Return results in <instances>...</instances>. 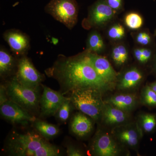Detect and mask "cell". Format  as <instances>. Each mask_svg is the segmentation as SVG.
Returning <instances> with one entry per match:
<instances>
[{"label":"cell","instance_id":"6da1fadb","mask_svg":"<svg viewBox=\"0 0 156 156\" xmlns=\"http://www.w3.org/2000/svg\"><path fill=\"white\" fill-rule=\"evenodd\" d=\"M45 72L48 76L58 82L63 95L76 89L85 88H94L103 93L113 87L98 74L89 60L86 50L74 56L59 55L53 65Z\"/></svg>","mask_w":156,"mask_h":156},{"label":"cell","instance_id":"277c9868","mask_svg":"<svg viewBox=\"0 0 156 156\" xmlns=\"http://www.w3.org/2000/svg\"><path fill=\"white\" fill-rule=\"evenodd\" d=\"M5 87L9 100L29 112L37 109L41 98L39 89H34L20 83L15 75L11 78Z\"/></svg>","mask_w":156,"mask_h":156},{"label":"cell","instance_id":"8fae6325","mask_svg":"<svg viewBox=\"0 0 156 156\" xmlns=\"http://www.w3.org/2000/svg\"><path fill=\"white\" fill-rule=\"evenodd\" d=\"M12 53L16 56L26 55L30 49V40L28 35L18 30L11 29L3 35Z\"/></svg>","mask_w":156,"mask_h":156},{"label":"cell","instance_id":"5b68a950","mask_svg":"<svg viewBox=\"0 0 156 156\" xmlns=\"http://www.w3.org/2000/svg\"><path fill=\"white\" fill-rule=\"evenodd\" d=\"M45 11L69 29H72L77 22L79 8L76 0H51Z\"/></svg>","mask_w":156,"mask_h":156},{"label":"cell","instance_id":"ffe728a7","mask_svg":"<svg viewBox=\"0 0 156 156\" xmlns=\"http://www.w3.org/2000/svg\"><path fill=\"white\" fill-rule=\"evenodd\" d=\"M34 126L43 137L51 139L58 134L59 129L57 126L44 121L37 120L34 122Z\"/></svg>","mask_w":156,"mask_h":156},{"label":"cell","instance_id":"e0dca14e","mask_svg":"<svg viewBox=\"0 0 156 156\" xmlns=\"http://www.w3.org/2000/svg\"><path fill=\"white\" fill-rule=\"evenodd\" d=\"M105 101L122 110L128 112L132 110L136 106L137 99L134 94L122 93L113 95Z\"/></svg>","mask_w":156,"mask_h":156},{"label":"cell","instance_id":"4dcf8cb0","mask_svg":"<svg viewBox=\"0 0 156 156\" xmlns=\"http://www.w3.org/2000/svg\"><path fill=\"white\" fill-rule=\"evenodd\" d=\"M6 87L2 85L0 88V105L9 100Z\"/></svg>","mask_w":156,"mask_h":156},{"label":"cell","instance_id":"7a4b0ae2","mask_svg":"<svg viewBox=\"0 0 156 156\" xmlns=\"http://www.w3.org/2000/svg\"><path fill=\"white\" fill-rule=\"evenodd\" d=\"M102 92L92 88H81L71 92L73 106L82 113L98 121L101 118L104 102Z\"/></svg>","mask_w":156,"mask_h":156},{"label":"cell","instance_id":"836d02e7","mask_svg":"<svg viewBox=\"0 0 156 156\" xmlns=\"http://www.w3.org/2000/svg\"><path fill=\"white\" fill-rule=\"evenodd\" d=\"M149 86L151 88L154 92H156V81L150 84Z\"/></svg>","mask_w":156,"mask_h":156},{"label":"cell","instance_id":"4316f807","mask_svg":"<svg viewBox=\"0 0 156 156\" xmlns=\"http://www.w3.org/2000/svg\"><path fill=\"white\" fill-rule=\"evenodd\" d=\"M136 43L143 46H150L153 43V38L149 32L142 31L136 34L135 37Z\"/></svg>","mask_w":156,"mask_h":156},{"label":"cell","instance_id":"f1b7e54d","mask_svg":"<svg viewBox=\"0 0 156 156\" xmlns=\"http://www.w3.org/2000/svg\"><path fill=\"white\" fill-rule=\"evenodd\" d=\"M66 153L68 156H82L84 155L83 153L79 149L72 145L67 147Z\"/></svg>","mask_w":156,"mask_h":156},{"label":"cell","instance_id":"ba28073f","mask_svg":"<svg viewBox=\"0 0 156 156\" xmlns=\"http://www.w3.org/2000/svg\"><path fill=\"white\" fill-rule=\"evenodd\" d=\"M92 154L98 156H117L121 153L120 145L113 135L99 131L95 135L92 145Z\"/></svg>","mask_w":156,"mask_h":156},{"label":"cell","instance_id":"7c38bea8","mask_svg":"<svg viewBox=\"0 0 156 156\" xmlns=\"http://www.w3.org/2000/svg\"><path fill=\"white\" fill-rule=\"evenodd\" d=\"M87 56L98 74L108 83L113 86L118 79V73L105 57L86 50Z\"/></svg>","mask_w":156,"mask_h":156},{"label":"cell","instance_id":"52a82bcc","mask_svg":"<svg viewBox=\"0 0 156 156\" xmlns=\"http://www.w3.org/2000/svg\"><path fill=\"white\" fill-rule=\"evenodd\" d=\"M15 76L20 83L36 89H39L44 80L43 75L35 68L26 55L18 58Z\"/></svg>","mask_w":156,"mask_h":156},{"label":"cell","instance_id":"f546056e","mask_svg":"<svg viewBox=\"0 0 156 156\" xmlns=\"http://www.w3.org/2000/svg\"><path fill=\"white\" fill-rule=\"evenodd\" d=\"M144 64L147 62L152 58H153L154 53L152 50L150 48H142Z\"/></svg>","mask_w":156,"mask_h":156},{"label":"cell","instance_id":"5bb4252c","mask_svg":"<svg viewBox=\"0 0 156 156\" xmlns=\"http://www.w3.org/2000/svg\"><path fill=\"white\" fill-rule=\"evenodd\" d=\"M143 79V73L139 69L129 68L118 75L116 85L119 90H131L138 87Z\"/></svg>","mask_w":156,"mask_h":156},{"label":"cell","instance_id":"603a6c76","mask_svg":"<svg viewBox=\"0 0 156 156\" xmlns=\"http://www.w3.org/2000/svg\"><path fill=\"white\" fill-rule=\"evenodd\" d=\"M125 22L127 27L130 29L140 28L143 24V19L139 14L136 12H131L126 16Z\"/></svg>","mask_w":156,"mask_h":156},{"label":"cell","instance_id":"9c48e42d","mask_svg":"<svg viewBox=\"0 0 156 156\" xmlns=\"http://www.w3.org/2000/svg\"><path fill=\"white\" fill-rule=\"evenodd\" d=\"M141 130L137 123H125L116 126L113 129L112 134L120 144L134 149L139 144L142 134Z\"/></svg>","mask_w":156,"mask_h":156},{"label":"cell","instance_id":"3957f363","mask_svg":"<svg viewBox=\"0 0 156 156\" xmlns=\"http://www.w3.org/2000/svg\"><path fill=\"white\" fill-rule=\"evenodd\" d=\"M34 133L14 132L9 138L8 151L12 155L40 156L42 147L48 142Z\"/></svg>","mask_w":156,"mask_h":156},{"label":"cell","instance_id":"484cf974","mask_svg":"<svg viewBox=\"0 0 156 156\" xmlns=\"http://www.w3.org/2000/svg\"><path fill=\"white\" fill-rule=\"evenodd\" d=\"M126 34L125 28L119 23L112 26L108 31V36L113 41H118L124 38Z\"/></svg>","mask_w":156,"mask_h":156},{"label":"cell","instance_id":"44dd1931","mask_svg":"<svg viewBox=\"0 0 156 156\" xmlns=\"http://www.w3.org/2000/svg\"><path fill=\"white\" fill-rule=\"evenodd\" d=\"M112 59L117 66L124 65L128 58V50L125 45L120 44L115 46L112 51Z\"/></svg>","mask_w":156,"mask_h":156},{"label":"cell","instance_id":"d6986e66","mask_svg":"<svg viewBox=\"0 0 156 156\" xmlns=\"http://www.w3.org/2000/svg\"><path fill=\"white\" fill-rule=\"evenodd\" d=\"M105 48L104 42L100 33L96 30L92 31L87 38L86 50L99 54L103 52Z\"/></svg>","mask_w":156,"mask_h":156},{"label":"cell","instance_id":"2e32d148","mask_svg":"<svg viewBox=\"0 0 156 156\" xmlns=\"http://www.w3.org/2000/svg\"><path fill=\"white\" fill-rule=\"evenodd\" d=\"M86 115L83 113H78L73 116L71 121V130L79 137L87 136L93 128L92 121Z\"/></svg>","mask_w":156,"mask_h":156},{"label":"cell","instance_id":"7402d4cb","mask_svg":"<svg viewBox=\"0 0 156 156\" xmlns=\"http://www.w3.org/2000/svg\"><path fill=\"white\" fill-rule=\"evenodd\" d=\"M73 105L70 98H67L61 105L56 115V118L60 122H64L68 119Z\"/></svg>","mask_w":156,"mask_h":156},{"label":"cell","instance_id":"1f68e13d","mask_svg":"<svg viewBox=\"0 0 156 156\" xmlns=\"http://www.w3.org/2000/svg\"><path fill=\"white\" fill-rule=\"evenodd\" d=\"M134 55L135 59L140 63L144 64L142 48H136L134 50Z\"/></svg>","mask_w":156,"mask_h":156},{"label":"cell","instance_id":"9a60e30c","mask_svg":"<svg viewBox=\"0 0 156 156\" xmlns=\"http://www.w3.org/2000/svg\"><path fill=\"white\" fill-rule=\"evenodd\" d=\"M127 113L105 101L101 119L107 125L119 126L128 121L129 116Z\"/></svg>","mask_w":156,"mask_h":156},{"label":"cell","instance_id":"cb8c5ba5","mask_svg":"<svg viewBox=\"0 0 156 156\" xmlns=\"http://www.w3.org/2000/svg\"><path fill=\"white\" fill-rule=\"evenodd\" d=\"M140 122L143 130L149 133L153 131L156 126V116L152 114H144L140 116Z\"/></svg>","mask_w":156,"mask_h":156},{"label":"cell","instance_id":"30bf717a","mask_svg":"<svg viewBox=\"0 0 156 156\" xmlns=\"http://www.w3.org/2000/svg\"><path fill=\"white\" fill-rule=\"evenodd\" d=\"M0 106L2 116L14 124L26 126L36 120L29 112L9 99Z\"/></svg>","mask_w":156,"mask_h":156},{"label":"cell","instance_id":"8992f818","mask_svg":"<svg viewBox=\"0 0 156 156\" xmlns=\"http://www.w3.org/2000/svg\"><path fill=\"white\" fill-rule=\"evenodd\" d=\"M116 13L105 0H98L89 8L88 16L82 22V27L86 30L103 27L113 19Z\"/></svg>","mask_w":156,"mask_h":156},{"label":"cell","instance_id":"e575fe53","mask_svg":"<svg viewBox=\"0 0 156 156\" xmlns=\"http://www.w3.org/2000/svg\"><path fill=\"white\" fill-rule=\"evenodd\" d=\"M155 34H156V31H155Z\"/></svg>","mask_w":156,"mask_h":156},{"label":"cell","instance_id":"ac0fdd59","mask_svg":"<svg viewBox=\"0 0 156 156\" xmlns=\"http://www.w3.org/2000/svg\"><path fill=\"white\" fill-rule=\"evenodd\" d=\"M18 58L9 52L4 47L0 49V75L2 77L11 76L17 68Z\"/></svg>","mask_w":156,"mask_h":156},{"label":"cell","instance_id":"4fadbf2b","mask_svg":"<svg viewBox=\"0 0 156 156\" xmlns=\"http://www.w3.org/2000/svg\"><path fill=\"white\" fill-rule=\"evenodd\" d=\"M43 87L44 91L40 101L42 114L46 116L54 115L67 97H65L61 92L46 86Z\"/></svg>","mask_w":156,"mask_h":156},{"label":"cell","instance_id":"d6a6232c","mask_svg":"<svg viewBox=\"0 0 156 156\" xmlns=\"http://www.w3.org/2000/svg\"><path fill=\"white\" fill-rule=\"evenodd\" d=\"M152 69L154 72L156 74V51L155 52L153 58Z\"/></svg>","mask_w":156,"mask_h":156},{"label":"cell","instance_id":"83f0119b","mask_svg":"<svg viewBox=\"0 0 156 156\" xmlns=\"http://www.w3.org/2000/svg\"><path fill=\"white\" fill-rule=\"evenodd\" d=\"M112 9L115 11H120L123 7V0H105Z\"/></svg>","mask_w":156,"mask_h":156},{"label":"cell","instance_id":"d4e9b609","mask_svg":"<svg viewBox=\"0 0 156 156\" xmlns=\"http://www.w3.org/2000/svg\"><path fill=\"white\" fill-rule=\"evenodd\" d=\"M142 99L144 103L148 106H156V92L149 85L143 89Z\"/></svg>","mask_w":156,"mask_h":156}]
</instances>
